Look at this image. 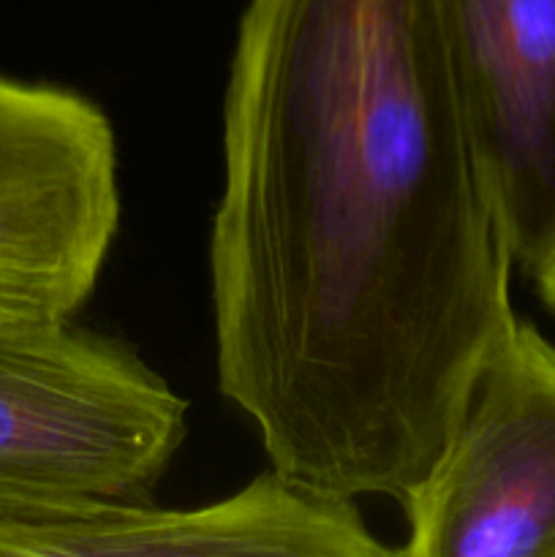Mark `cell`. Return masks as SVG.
I'll return each instance as SVG.
<instances>
[{
	"label": "cell",
	"instance_id": "4",
	"mask_svg": "<svg viewBox=\"0 0 555 557\" xmlns=\"http://www.w3.org/2000/svg\"><path fill=\"white\" fill-rule=\"evenodd\" d=\"M120 215L107 112L69 87L0 74V313H79Z\"/></svg>",
	"mask_w": 555,
	"mask_h": 557
},
{
	"label": "cell",
	"instance_id": "6",
	"mask_svg": "<svg viewBox=\"0 0 555 557\" xmlns=\"http://www.w3.org/2000/svg\"><path fill=\"white\" fill-rule=\"evenodd\" d=\"M348 498L267 471L196 509L71 500L0 511V557H379L392 555Z\"/></svg>",
	"mask_w": 555,
	"mask_h": 557
},
{
	"label": "cell",
	"instance_id": "1",
	"mask_svg": "<svg viewBox=\"0 0 555 557\" xmlns=\"http://www.w3.org/2000/svg\"><path fill=\"white\" fill-rule=\"evenodd\" d=\"M435 0H248L210 232L215 370L272 471L400 500L515 310Z\"/></svg>",
	"mask_w": 555,
	"mask_h": 557
},
{
	"label": "cell",
	"instance_id": "5",
	"mask_svg": "<svg viewBox=\"0 0 555 557\" xmlns=\"http://www.w3.org/2000/svg\"><path fill=\"white\" fill-rule=\"evenodd\" d=\"M482 194L528 277L555 245V0H435Z\"/></svg>",
	"mask_w": 555,
	"mask_h": 557
},
{
	"label": "cell",
	"instance_id": "2",
	"mask_svg": "<svg viewBox=\"0 0 555 557\" xmlns=\"http://www.w3.org/2000/svg\"><path fill=\"white\" fill-rule=\"evenodd\" d=\"M185 435V397L128 343L74 315L0 313V511L147 504Z\"/></svg>",
	"mask_w": 555,
	"mask_h": 557
},
{
	"label": "cell",
	"instance_id": "7",
	"mask_svg": "<svg viewBox=\"0 0 555 557\" xmlns=\"http://www.w3.org/2000/svg\"><path fill=\"white\" fill-rule=\"evenodd\" d=\"M531 281L536 283V292L539 297H542V302L555 313V245L550 248L547 259H544L542 264H539V270L533 272Z\"/></svg>",
	"mask_w": 555,
	"mask_h": 557
},
{
	"label": "cell",
	"instance_id": "3",
	"mask_svg": "<svg viewBox=\"0 0 555 557\" xmlns=\"http://www.w3.org/2000/svg\"><path fill=\"white\" fill-rule=\"evenodd\" d=\"M411 557H555V346L506 324L460 417L397 500Z\"/></svg>",
	"mask_w": 555,
	"mask_h": 557
}]
</instances>
